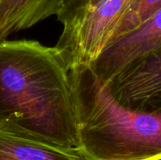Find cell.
<instances>
[{"label": "cell", "mask_w": 161, "mask_h": 160, "mask_svg": "<svg viewBox=\"0 0 161 160\" xmlns=\"http://www.w3.org/2000/svg\"><path fill=\"white\" fill-rule=\"evenodd\" d=\"M0 128L79 148L69 70L56 47L32 40L0 41Z\"/></svg>", "instance_id": "1"}, {"label": "cell", "mask_w": 161, "mask_h": 160, "mask_svg": "<svg viewBox=\"0 0 161 160\" xmlns=\"http://www.w3.org/2000/svg\"><path fill=\"white\" fill-rule=\"evenodd\" d=\"M79 148L92 160H161V109L120 105L90 64L69 71Z\"/></svg>", "instance_id": "2"}, {"label": "cell", "mask_w": 161, "mask_h": 160, "mask_svg": "<svg viewBox=\"0 0 161 160\" xmlns=\"http://www.w3.org/2000/svg\"><path fill=\"white\" fill-rule=\"evenodd\" d=\"M135 0H101L63 25L56 48L71 69L92 64L108 42L116 25Z\"/></svg>", "instance_id": "3"}, {"label": "cell", "mask_w": 161, "mask_h": 160, "mask_svg": "<svg viewBox=\"0 0 161 160\" xmlns=\"http://www.w3.org/2000/svg\"><path fill=\"white\" fill-rule=\"evenodd\" d=\"M106 86L124 107L139 111L161 109V47L125 67Z\"/></svg>", "instance_id": "4"}, {"label": "cell", "mask_w": 161, "mask_h": 160, "mask_svg": "<svg viewBox=\"0 0 161 160\" xmlns=\"http://www.w3.org/2000/svg\"><path fill=\"white\" fill-rule=\"evenodd\" d=\"M161 47V8L128 33L109 41L90 64L107 85L131 63Z\"/></svg>", "instance_id": "5"}, {"label": "cell", "mask_w": 161, "mask_h": 160, "mask_svg": "<svg viewBox=\"0 0 161 160\" xmlns=\"http://www.w3.org/2000/svg\"><path fill=\"white\" fill-rule=\"evenodd\" d=\"M62 0H0V41L55 15Z\"/></svg>", "instance_id": "6"}, {"label": "cell", "mask_w": 161, "mask_h": 160, "mask_svg": "<svg viewBox=\"0 0 161 160\" xmlns=\"http://www.w3.org/2000/svg\"><path fill=\"white\" fill-rule=\"evenodd\" d=\"M0 160H92L80 148L25 139L0 128Z\"/></svg>", "instance_id": "7"}, {"label": "cell", "mask_w": 161, "mask_h": 160, "mask_svg": "<svg viewBox=\"0 0 161 160\" xmlns=\"http://www.w3.org/2000/svg\"><path fill=\"white\" fill-rule=\"evenodd\" d=\"M160 8L161 0H135L116 25L108 42L142 25Z\"/></svg>", "instance_id": "8"}, {"label": "cell", "mask_w": 161, "mask_h": 160, "mask_svg": "<svg viewBox=\"0 0 161 160\" xmlns=\"http://www.w3.org/2000/svg\"><path fill=\"white\" fill-rule=\"evenodd\" d=\"M101 0H62V8L57 18L62 25H65L94 7Z\"/></svg>", "instance_id": "9"}]
</instances>
